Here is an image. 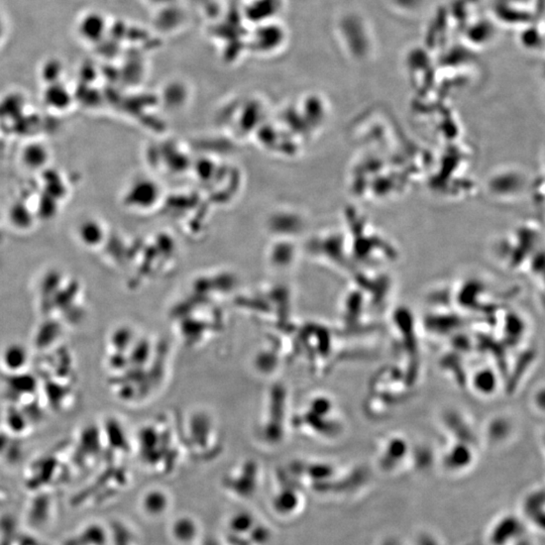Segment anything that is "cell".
Returning a JSON list of instances; mask_svg holds the SVG:
<instances>
[{"instance_id":"6da1fadb","label":"cell","mask_w":545,"mask_h":545,"mask_svg":"<svg viewBox=\"0 0 545 545\" xmlns=\"http://www.w3.org/2000/svg\"><path fill=\"white\" fill-rule=\"evenodd\" d=\"M105 28V20L98 13H87L78 24L79 35L89 43L99 42L103 37Z\"/></svg>"},{"instance_id":"8992f818","label":"cell","mask_w":545,"mask_h":545,"mask_svg":"<svg viewBox=\"0 0 545 545\" xmlns=\"http://www.w3.org/2000/svg\"><path fill=\"white\" fill-rule=\"evenodd\" d=\"M148 504V507L150 508L151 510H153L154 512H160V511L164 508L165 501H163V500L160 499V497L158 496V499L151 498V501L149 500Z\"/></svg>"},{"instance_id":"3957f363","label":"cell","mask_w":545,"mask_h":545,"mask_svg":"<svg viewBox=\"0 0 545 545\" xmlns=\"http://www.w3.org/2000/svg\"><path fill=\"white\" fill-rule=\"evenodd\" d=\"M101 228L96 223H84L81 225L80 239L83 244L94 245L100 239Z\"/></svg>"},{"instance_id":"5b68a950","label":"cell","mask_w":545,"mask_h":545,"mask_svg":"<svg viewBox=\"0 0 545 545\" xmlns=\"http://www.w3.org/2000/svg\"><path fill=\"white\" fill-rule=\"evenodd\" d=\"M234 527L237 530H241V529H248L250 526L251 521L250 518L248 516H237L234 520Z\"/></svg>"},{"instance_id":"7a4b0ae2","label":"cell","mask_w":545,"mask_h":545,"mask_svg":"<svg viewBox=\"0 0 545 545\" xmlns=\"http://www.w3.org/2000/svg\"><path fill=\"white\" fill-rule=\"evenodd\" d=\"M28 359L26 348L20 345H11L3 352V363L10 370L17 371L24 367Z\"/></svg>"},{"instance_id":"277c9868","label":"cell","mask_w":545,"mask_h":545,"mask_svg":"<svg viewBox=\"0 0 545 545\" xmlns=\"http://www.w3.org/2000/svg\"><path fill=\"white\" fill-rule=\"evenodd\" d=\"M175 535L179 539L189 540L195 535V525L190 520H180L175 526Z\"/></svg>"}]
</instances>
